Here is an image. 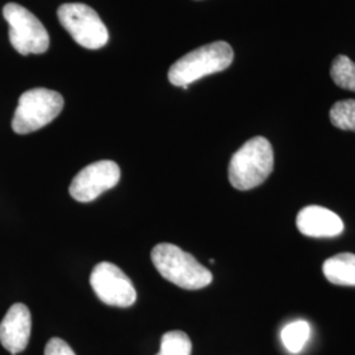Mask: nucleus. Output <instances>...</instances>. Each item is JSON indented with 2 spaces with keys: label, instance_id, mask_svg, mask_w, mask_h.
Here are the masks:
<instances>
[{
  "label": "nucleus",
  "instance_id": "obj_14",
  "mask_svg": "<svg viewBox=\"0 0 355 355\" xmlns=\"http://www.w3.org/2000/svg\"><path fill=\"white\" fill-rule=\"evenodd\" d=\"M192 343L190 337L180 330H171L164 334L161 350L157 355H191Z\"/></svg>",
  "mask_w": 355,
  "mask_h": 355
},
{
  "label": "nucleus",
  "instance_id": "obj_8",
  "mask_svg": "<svg viewBox=\"0 0 355 355\" xmlns=\"http://www.w3.org/2000/svg\"><path fill=\"white\" fill-rule=\"evenodd\" d=\"M121 177L119 165L114 161H98L86 166L76 174L70 184V195L76 202L89 203L103 192L114 189Z\"/></svg>",
  "mask_w": 355,
  "mask_h": 355
},
{
  "label": "nucleus",
  "instance_id": "obj_16",
  "mask_svg": "<svg viewBox=\"0 0 355 355\" xmlns=\"http://www.w3.org/2000/svg\"><path fill=\"white\" fill-rule=\"evenodd\" d=\"M45 355H76L73 349L61 338H51L45 346Z\"/></svg>",
  "mask_w": 355,
  "mask_h": 355
},
{
  "label": "nucleus",
  "instance_id": "obj_15",
  "mask_svg": "<svg viewBox=\"0 0 355 355\" xmlns=\"http://www.w3.org/2000/svg\"><path fill=\"white\" fill-rule=\"evenodd\" d=\"M330 121L338 129L355 132L354 99L334 103V105L330 110Z\"/></svg>",
  "mask_w": 355,
  "mask_h": 355
},
{
  "label": "nucleus",
  "instance_id": "obj_2",
  "mask_svg": "<svg viewBox=\"0 0 355 355\" xmlns=\"http://www.w3.org/2000/svg\"><path fill=\"white\" fill-rule=\"evenodd\" d=\"M272 170V146L265 137L257 136L233 154L229 162V182L236 190H252L265 183Z\"/></svg>",
  "mask_w": 355,
  "mask_h": 355
},
{
  "label": "nucleus",
  "instance_id": "obj_6",
  "mask_svg": "<svg viewBox=\"0 0 355 355\" xmlns=\"http://www.w3.org/2000/svg\"><path fill=\"white\" fill-rule=\"evenodd\" d=\"M57 15L61 26L78 45L89 51H96L107 45L110 38L108 29L99 15L89 6L67 3L58 8Z\"/></svg>",
  "mask_w": 355,
  "mask_h": 355
},
{
  "label": "nucleus",
  "instance_id": "obj_11",
  "mask_svg": "<svg viewBox=\"0 0 355 355\" xmlns=\"http://www.w3.org/2000/svg\"><path fill=\"white\" fill-rule=\"evenodd\" d=\"M322 272L333 284L355 286V254L340 253L327 259Z\"/></svg>",
  "mask_w": 355,
  "mask_h": 355
},
{
  "label": "nucleus",
  "instance_id": "obj_3",
  "mask_svg": "<svg viewBox=\"0 0 355 355\" xmlns=\"http://www.w3.org/2000/svg\"><path fill=\"white\" fill-rule=\"evenodd\" d=\"M234 53L225 41H216L187 53L170 67L168 80L171 85L187 89L191 83L203 76L220 73L233 62Z\"/></svg>",
  "mask_w": 355,
  "mask_h": 355
},
{
  "label": "nucleus",
  "instance_id": "obj_9",
  "mask_svg": "<svg viewBox=\"0 0 355 355\" xmlns=\"http://www.w3.org/2000/svg\"><path fill=\"white\" fill-rule=\"evenodd\" d=\"M32 329V318L28 306L13 304L0 322V343L12 355L26 350Z\"/></svg>",
  "mask_w": 355,
  "mask_h": 355
},
{
  "label": "nucleus",
  "instance_id": "obj_12",
  "mask_svg": "<svg viewBox=\"0 0 355 355\" xmlns=\"http://www.w3.org/2000/svg\"><path fill=\"white\" fill-rule=\"evenodd\" d=\"M309 336L311 327L304 320L293 321L291 324L286 325L280 333L282 343L292 354H297L303 350L305 343L309 340Z\"/></svg>",
  "mask_w": 355,
  "mask_h": 355
},
{
  "label": "nucleus",
  "instance_id": "obj_4",
  "mask_svg": "<svg viewBox=\"0 0 355 355\" xmlns=\"http://www.w3.org/2000/svg\"><path fill=\"white\" fill-rule=\"evenodd\" d=\"M64 98L60 92L48 89L26 91L12 119V129L17 135H28L51 124L64 110Z\"/></svg>",
  "mask_w": 355,
  "mask_h": 355
},
{
  "label": "nucleus",
  "instance_id": "obj_13",
  "mask_svg": "<svg viewBox=\"0 0 355 355\" xmlns=\"http://www.w3.org/2000/svg\"><path fill=\"white\" fill-rule=\"evenodd\" d=\"M330 76L338 87L355 91V62L347 55L340 54L334 58L330 69Z\"/></svg>",
  "mask_w": 355,
  "mask_h": 355
},
{
  "label": "nucleus",
  "instance_id": "obj_1",
  "mask_svg": "<svg viewBox=\"0 0 355 355\" xmlns=\"http://www.w3.org/2000/svg\"><path fill=\"white\" fill-rule=\"evenodd\" d=\"M153 265L162 278L184 290H202L214 279L212 272L199 263L193 255L174 243H158L153 248Z\"/></svg>",
  "mask_w": 355,
  "mask_h": 355
},
{
  "label": "nucleus",
  "instance_id": "obj_10",
  "mask_svg": "<svg viewBox=\"0 0 355 355\" xmlns=\"http://www.w3.org/2000/svg\"><path fill=\"white\" fill-rule=\"evenodd\" d=\"M296 225L302 234L313 239L336 237L343 230L341 217L320 205H308L303 208L296 217Z\"/></svg>",
  "mask_w": 355,
  "mask_h": 355
},
{
  "label": "nucleus",
  "instance_id": "obj_7",
  "mask_svg": "<svg viewBox=\"0 0 355 355\" xmlns=\"http://www.w3.org/2000/svg\"><path fill=\"white\" fill-rule=\"evenodd\" d=\"M89 284L104 304L127 308L135 304L137 299L132 280L121 268L111 262H102L94 267Z\"/></svg>",
  "mask_w": 355,
  "mask_h": 355
},
{
  "label": "nucleus",
  "instance_id": "obj_5",
  "mask_svg": "<svg viewBox=\"0 0 355 355\" xmlns=\"http://www.w3.org/2000/svg\"><path fill=\"white\" fill-rule=\"evenodd\" d=\"M3 16L10 26L8 36L15 51L28 55L42 54L49 49L51 38L46 28L26 7L8 3L3 8Z\"/></svg>",
  "mask_w": 355,
  "mask_h": 355
}]
</instances>
